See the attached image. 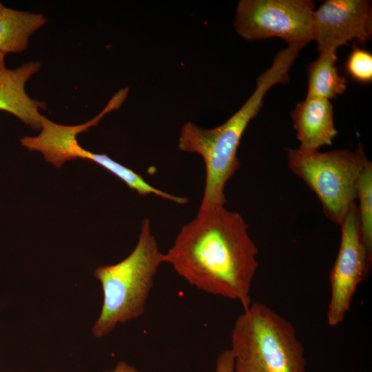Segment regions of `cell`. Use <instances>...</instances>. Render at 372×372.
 <instances>
[{
    "instance_id": "30bf717a",
    "label": "cell",
    "mask_w": 372,
    "mask_h": 372,
    "mask_svg": "<svg viewBox=\"0 0 372 372\" xmlns=\"http://www.w3.org/2000/svg\"><path fill=\"white\" fill-rule=\"evenodd\" d=\"M291 116L300 150L315 151L331 145L338 135L333 106L328 99L307 95L296 105Z\"/></svg>"
},
{
    "instance_id": "e0dca14e",
    "label": "cell",
    "mask_w": 372,
    "mask_h": 372,
    "mask_svg": "<svg viewBox=\"0 0 372 372\" xmlns=\"http://www.w3.org/2000/svg\"><path fill=\"white\" fill-rule=\"evenodd\" d=\"M105 372H138V370L133 366L128 364L124 362H118L116 367L111 371Z\"/></svg>"
},
{
    "instance_id": "4fadbf2b",
    "label": "cell",
    "mask_w": 372,
    "mask_h": 372,
    "mask_svg": "<svg viewBox=\"0 0 372 372\" xmlns=\"http://www.w3.org/2000/svg\"><path fill=\"white\" fill-rule=\"evenodd\" d=\"M337 59L336 51H324L309 65L307 95L330 100L345 92L346 78L338 72Z\"/></svg>"
},
{
    "instance_id": "ba28073f",
    "label": "cell",
    "mask_w": 372,
    "mask_h": 372,
    "mask_svg": "<svg viewBox=\"0 0 372 372\" xmlns=\"http://www.w3.org/2000/svg\"><path fill=\"white\" fill-rule=\"evenodd\" d=\"M372 35V7L369 0H327L313 18V40L320 52L336 51L348 41H369Z\"/></svg>"
},
{
    "instance_id": "9c48e42d",
    "label": "cell",
    "mask_w": 372,
    "mask_h": 372,
    "mask_svg": "<svg viewBox=\"0 0 372 372\" xmlns=\"http://www.w3.org/2000/svg\"><path fill=\"white\" fill-rule=\"evenodd\" d=\"M121 105V100L112 96L96 116L77 125L58 124L42 116L41 132L35 136H24L21 139V143L30 151L41 152L47 162L59 168L65 161L78 158L81 147L78 143L76 135L96 125L106 114L119 108Z\"/></svg>"
},
{
    "instance_id": "9a60e30c",
    "label": "cell",
    "mask_w": 372,
    "mask_h": 372,
    "mask_svg": "<svg viewBox=\"0 0 372 372\" xmlns=\"http://www.w3.org/2000/svg\"><path fill=\"white\" fill-rule=\"evenodd\" d=\"M348 74L361 83L372 80V54L369 52L353 46L346 62Z\"/></svg>"
},
{
    "instance_id": "7a4b0ae2",
    "label": "cell",
    "mask_w": 372,
    "mask_h": 372,
    "mask_svg": "<svg viewBox=\"0 0 372 372\" xmlns=\"http://www.w3.org/2000/svg\"><path fill=\"white\" fill-rule=\"evenodd\" d=\"M300 50L298 46L287 45L278 52L271 66L258 77L250 97L223 124L205 129L187 121L182 126L178 140L179 149L198 154L205 163V183L199 209L226 204L225 188L240 165L237 152L241 138L260 111L268 90L289 80L290 68Z\"/></svg>"
},
{
    "instance_id": "8fae6325",
    "label": "cell",
    "mask_w": 372,
    "mask_h": 372,
    "mask_svg": "<svg viewBox=\"0 0 372 372\" xmlns=\"http://www.w3.org/2000/svg\"><path fill=\"white\" fill-rule=\"evenodd\" d=\"M41 68L37 61L23 63L16 69L0 71V110L8 112L34 129H40L45 103L31 99L25 92L29 79Z\"/></svg>"
},
{
    "instance_id": "6da1fadb",
    "label": "cell",
    "mask_w": 372,
    "mask_h": 372,
    "mask_svg": "<svg viewBox=\"0 0 372 372\" xmlns=\"http://www.w3.org/2000/svg\"><path fill=\"white\" fill-rule=\"evenodd\" d=\"M258 253L242 216L225 206H216L198 209L196 217L181 227L164 253L163 262L190 285L236 300L244 309L251 303Z\"/></svg>"
},
{
    "instance_id": "d6986e66",
    "label": "cell",
    "mask_w": 372,
    "mask_h": 372,
    "mask_svg": "<svg viewBox=\"0 0 372 372\" xmlns=\"http://www.w3.org/2000/svg\"><path fill=\"white\" fill-rule=\"evenodd\" d=\"M5 6L0 1V10L4 8Z\"/></svg>"
},
{
    "instance_id": "277c9868",
    "label": "cell",
    "mask_w": 372,
    "mask_h": 372,
    "mask_svg": "<svg viewBox=\"0 0 372 372\" xmlns=\"http://www.w3.org/2000/svg\"><path fill=\"white\" fill-rule=\"evenodd\" d=\"M230 342L234 372H307L293 325L265 304L254 302L243 309Z\"/></svg>"
},
{
    "instance_id": "7c38bea8",
    "label": "cell",
    "mask_w": 372,
    "mask_h": 372,
    "mask_svg": "<svg viewBox=\"0 0 372 372\" xmlns=\"http://www.w3.org/2000/svg\"><path fill=\"white\" fill-rule=\"evenodd\" d=\"M46 22L42 14L3 8L0 10V52H22L32 34Z\"/></svg>"
},
{
    "instance_id": "8992f818",
    "label": "cell",
    "mask_w": 372,
    "mask_h": 372,
    "mask_svg": "<svg viewBox=\"0 0 372 372\" xmlns=\"http://www.w3.org/2000/svg\"><path fill=\"white\" fill-rule=\"evenodd\" d=\"M314 8L311 0H241L234 26L247 41L278 37L304 47L313 40Z\"/></svg>"
},
{
    "instance_id": "2e32d148",
    "label": "cell",
    "mask_w": 372,
    "mask_h": 372,
    "mask_svg": "<svg viewBox=\"0 0 372 372\" xmlns=\"http://www.w3.org/2000/svg\"><path fill=\"white\" fill-rule=\"evenodd\" d=\"M215 372H234V361L229 349L223 351L216 361Z\"/></svg>"
},
{
    "instance_id": "5b68a950",
    "label": "cell",
    "mask_w": 372,
    "mask_h": 372,
    "mask_svg": "<svg viewBox=\"0 0 372 372\" xmlns=\"http://www.w3.org/2000/svg\"><path fill=\"white\" fill-rule=\"evenodd\" d=\"M289 169L316 195L327 218L340 225L355 203L357 184L368 161L363 146L320 152L287 149Z\"/></svg>"
},
{
    "instance_id": "52a82bcc",
    "label": "cell",
    "mask_w": 372,
    "mask_h": 372,
    "mask_svg": "<svg viewBox=\"0 0 372 372\" xmlns=\"http://www.w3.org/2000/svg\"><path fill=\"white\" fill-rule=\"evenodd\" d=\"M340 226V248L330 272L331 296L327 318L331 327L344 320L358 286L369 273L372 260L363 240L355 203Z\"/></svg>"
},
{
    "instance_id": "3957f363",
    "label": "cell",
    "mask_w": 372,
    "mask_h": 372,
    "mask_svg": "<svg viewBox=\"0 0 372 372\" xmlns=\"http://www.w3.org/2000/svg\"><path fill=\"white\" fill-rule=\"evenodd\" d=\"M163 254L152 231L149 218H144L136 245L125 259L98 267L94 276L101 284L103 300L92 333L100 338L118 324L141 317L153 288Z\"/></svg>"
},
{
    "instance_id": "5bb4252c",
    "label": "cell",
    "mask_w": 372,
    "mask_h": 372,
    "mask_svg": "<svg viewBox=\"0 0 372 372\" xmlns=\"http://www.w3.org/2000/svg\"><path fill=\"white\" fill-rule=\"evenodd\" d=\"M356 198L363 240L372 257V163L366 162L360 174L356 189Z\"/></svg>"
},
{
    "instance_id": "ac0fdd59",
    "label": "cell",
    "mask_w": 372,
    "mask_h": 372,
    "mask_svg": "<svg viewBox=\"0 0 372 372\" xmlns=\"http://www.w3.org/2000/svg\"><path fill=\"white\" fill-rule=\"evenodd\" d=\"M5 55L6 54L0 52V71L6 68L4 63Z\"/></svg>"
}]
</instances>
